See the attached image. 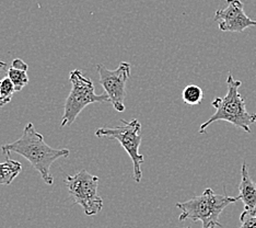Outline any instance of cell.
<instances>
[{
	"label": "cell",
	"mask_w": 256,
	"mask_h": 228,
	"mask_svg": "<svg viewBox=\"0 0 256 228\" xmlns=\"http://www.w3.org/2000/svg\"><path fill=\"white\" fill-rule=\"evenodd\" d=\"M2 153L10 157L16 153L30 161L32 167L38 170L43 181L48 185L54 183V177L50 173V167L60 158H67L70 151L67 148H52L45 143L44 136L38 133L33 123L28 122L23 130L22 136L14 143L2 146Z\"/></svg>",
	"instance_id": "obj_1"
},
{
	"label": "cell",
	"mask_w": 256,
	"mask_h": 228,
	"mask_svg": "<svg viewBox=\"0 0 256 228\" xmlns=\"http://www.w3.org/2000/svg\"><path fill=\"white\" fill-rule=\"evenodd\" d=\"M228 85V92L222 98H216L212 102V107L216 109V112L205 123H202L200 127V133H205L206 128L218 121H226L236 127H240L244 132L251 133V126L256 123V114L250 113L246 110V103L244 98L238 92V88L242 83L240 80H236L231 74L226 78Z\"/></svg>",
	"instance_id": "obj_2"
},
{
	"label": "cell",
	"mask_w": 256,
	"mask_h": 228,
	"mask_svg": "<svg viewBox=\"0 0 256 228\" xmlns=\"http://www.w3.org/2000/svg\"><path fill=\"white\" fill-rule=\"evenodd\" d=\"M238 200L240 196L217 194L212 189L208 188L198 196L190 198L188 201L176 203V207L181 210L178 219L181 221L186 219L202 221V228H222L219 221L220 214L226 206Z\"/></svg>",
	"instance_id": "obj_3"
},
{
	"label": "cell",
	"mask_w": 256,
	"mask_h": 228,
	"mask_svg": "<svg viewBox=\"0 0 256 228\" xmlns=\"http://www.w3.org/2000/svg\"><path fill=\"white\" fill-rule=\"evenodd\" d=\"M69 80L72 83V90L69 92L65 107H64V115L60 123L62 127L72 125L78 115L82 112V110L89 104L110 102V98L106 93L96 95L91 78L84 77L80 70H72L69 75Z\"/></svg>",
	"instance_id": "obj_4"
},
{
	"label": "cell",
	"mask_w": 256,
	"mask_h": 228,
	"mask_svg": "<svg viewBox=\"0 0 256 228\" xmlns=\"http://www.w3.org/2000/svg\"><path fill=\"white\" fill-rule=\"evenodd\" d=\"M122 124L113 128H98L96 136L98 138L115 139L122 145L126 153L132 158L134 166V180L139 183L142 179V165L144 162V156L139 154V147L142 144V123L138 120L125 121L120 120Z\"/></svg>",
	"instance_id": "obj_5"
},
{
	"label": "cell",
	"mask_w": 256,
	"mask_h": 228,
	"mask_svg": "<svg viewBox=\"0 0 256 228\" xmlns=\"http://www.w3.org/2000/svg\"><path fill=\"white\" fill-rule=\"evenodd\" d=\"M98 179L86 170H81L74 175H67L65 184L74 204L84 208L86 216H94L103 208V200L98 195Z\"/></svg>",
	"instance_id": "obj_6"
},
{
	"label": "cell",
	"mask_w": 256,
	"mask_h": 228,
	"mask_svg": "<svg viewBox=\"0 0 256 228\" xmlns=\"http://www.w3.org/2000/svg\"><path fill=\"white\" fill-rule=\"evenodd\" d=\"M130 64L127 62L120 63L114 70H110L101 64L96 65L100 84L118 112L125 111L126 84L130 77Z\"/></svg>",
	"instance_id": "obj_7"
},
{
	"label": "cell",
	"mask_w": 256,
	"mask_h": 228,
	"mask_svg": "<svg viewBox=\"0 0 256 228\" xmlns=\"http://www.w3.org/2000/svg\"><path fill=\"white\" fill-rule=\"evenodd\" d=\"M226 4L224 9H219L214 14V21L218 22L221 31L243 32L250 27H256V21L244 13V5L240 0H226Z\"/></svg>",
	"instance_id": "obj_8"
},
{
	"label": "cell",
	"mask_w": 256,
	"mask_h": 228,
	"mask_svg": "<svg viewBox=\"0 0 256 228\" xmlns=\"http://www.w3.org/2000/svg\"><path fill=\"white\" fill-rule=\"evenodd\" d=\"M238 192L240 200L244 204L243 213L256 215V182L250 178L246 162H243L241 169V183L238 184Z\"/></svg>",
	"instance_id": "obj_9"
},
{
	"label": "cell",
	"mask_w": 256,
	"mask_h": 228,
	"mask_svg": "<svg viewBox=\"0 0 256 228\" xmlns=\"http://www.w3.org/2000/svg\"><path fill=\"white\" fill-rule=\"evenodd\" d=\"M28 66L26 62L21 58H16L7 70V76L14 83L16 92L21 91L28 84Z\"/></svg>",
	"instance_id": "obj_10"
},
{
	"label": "cell",
	"mask_w": 256,
	"mask_h": 228,
	"mask_svg": "<svg viewBox=\"0 0 256 228\" xmlns=\"http://www.w3.org/2000/svg\"><path fill=\"white\" fill-rule=\"evenodd\" d=\"M21 171V162L10 159V157H8L4 162H0V184L10 185Z\"/></svg>",
	"instance_id": "obj_11"
},
{
	"label": "cell",
	"mask_w": 256,
	"mask_h": 228,
	"mask_svg": "<svg viewBox=\"0 0 256 228\" xmlns=\"http://www.w3.org/2000/svg\"><path fill=\"white\" fill-rule=\"evenodd\" d=\"M182 99L188 105L200 104L204 99V91L200 86L188 85L184 88L182 92Z\"/></svg>",
	"instance_id": "obj_12"
},
{
	"label": "cell",
	"mask_w": 256,
	"mask_h": 228,
	"mask_svg": "<svg viewBox=\"0 0 256 228\" xmlns=\"http://www.w3.org/2000/svg\"><path fill=\"white\" fill-rule=\"evenodd\" d=\"M14 92H16V90L14 83L8 76H6L2 79V86H0V108L4 107L11 101Z\"/></svg>",
	"instance_id": "obj_13"
},
{
	"label": "cell",
	"mask_w": 256,
	"mask_h": 228,
	"mask_svg": "<svg viewBox=\"0 0 256 228\" xmlns=\"http://www.w3.org/2000/svg\"><path fill=\"white\" fill-rule=\"evenodd\" d=\"M241 227L240 228H256V215H250L243 213L240 216Z\"/></svg>",
	"instance_id": "obj_14"
},
{
	"label": "cell",
	"mask_w": 256,
	"mask_h": 228,
	"mask_svg": "<svg viewBox=\"0 0 256 228\" xmlns=\"http://www.w3.org/2000/svg\"><path fill=\"white\" fill-rule=\"evenodd\" d=\"M184 228H190V227H184Z\"/></svg>",
	"instance_id": "obj_15"
}]
</instances>
